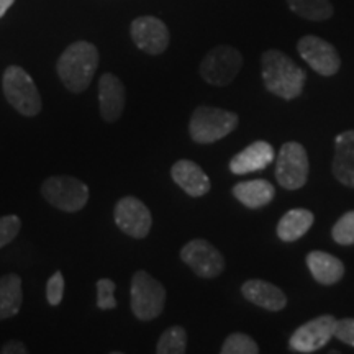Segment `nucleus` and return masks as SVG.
<instances>
[{"label":"nucleus","mask_w":354,"mask_h":354,"mask_svg":"<svg viewBox=\"0 0 354 354\" xmlns=\"http://www.w3.org/2000/svg\"><path fill=\"white\" fill-rule=\"evenodd\" d=\"M261 76L266 88L284 100L297 99L307 79L305 71L279 50H268L261 56Z\"/></svg>","instance_id":"1"},{"label":"nucleus","mask_w":354,"mask_h":354,"mask_svg":"<svg viewBox=\"0 0 354 354\" xmlns=\"http://www.w3.org/2000/svg\"><path fill=\"white\" fill-rule=\"evenodd\" d=\"M99 66V51L92 43L76 41L66 48L56 64L57 76L68 91L79 94L91 86Z\"/></svg>","instance_id":"2"},{"label":"nucleus","mask_w":354,"mask_h":354,"mask_svg":"<svg viewBox=\"0 0 354 354\" xmlns=\"http://www.w3.org/2000/svg\"><path fill=\"white\" fill-rule=\"evenodd\" d=\"M3 95L17 112L35 117L41 112L43 104L38 87L28 73L20 66H8L2 77Z\"/></svg>","instance_id":"3"},{"label":"nucleus","mask_w":354,"mask_h":354,"mask_svg":"<svg viewBox=\"0 0 354 354\" xmlns=\"http://www.w3.org/2000/svg\"><path fill=\"white\" fill-rule=\"evenodd\" d=\"M238 115L230 110L201 105L194 110L189 122L190 138L196 143H215L230 135L238 127Z\"/></svg>","instance_id":"4"},{"label":"nucleus","mask_w":354,"mask_h":354,"mask_svg":"<svg viewBox=\"0 0 354 354\" xmlns=\"http://www.w3.org/2000/svg\"><path fill=\"white\" fill-rule=\"evenodd\" d=\"M130 299L133 315L141 322H151L165 310L166 289L146 271H136L131 279Z\"/></svg>","instance_id":"5"},{"label":"nucleus","mask_w":354,"mask_h":354,"mask_svg":"<svg viewBox=\"0 0 354 354\" xmlns=\"http://www.w3.org/2000/svg\"><path fill=\"white\" fill-rule=\"evenodd\" d=\"M41 196L56 209L74 214L87 205L91 189L73 176H51L41 184Z\"/></svg>","instance_id":"6"},{"label":"nucleus","mask_w":354,"mask_h":354,"mask_svg":"<svg viewBox=\"0 0 354 354\" xmlns=\"http://www.w3.org/2000/svg\"><path fill=\"white\" fill-rule=\"evenodd\" d=\"M243 66V56L236 48L220 44L207 53L201 63V76L210 86L223 87L234 81Z\"/></svg>","instance_id":"7"},{"label":"nucleus","mask_w":354,"mask_h":354,"mask_svg":"<svg viewBox=\"0 0 354 354\" xmlns=\"http://www.w3.org/2000/svg\"><path fill=\"white\" fill-rule=\"evenodd\" d=\"M308 154L297 141H287L279 149L276 159V179L281 187L299 190L308 179Z\"/></svg>","instance_id":"8"},{"label":"nucleus","mask_w":354,"mask_h":354,"mask_svg":"<svg viewBox=\"0 0 354 354\" xmlns=\"http://www.w3.org/2000/svg\"><path fill=\"white\" fill-rule=\"evenodd\" d=\"M113 218L117 227L128 236L135 240H143L149 234L153 225V216L148 207L140 198L128 196L117 202L113 210Z\"/></svg>","instance_id":"9"},{"label":"nucleus","mask_w":354,"mask_h":354,"mask_svg":"<svg viewBox=\"0 0 354 354\" xmlns=\"http://www.w3.org/2000/svg\"><path fill=\"white\" fill-rule=\"evenodd\" d=\"M297 51L305 63L320 76H335L342 68V57H339L336 48L323 38L313 37V35L300 38Z\"/></svg>","instance_id":"10"},{"label":"nucleus","mask_w":354,"mask_h":354,"mask_svg":"<svg viewBox=\"0 0 354 354\" xmlns=\"http://www.w3.org/2000/svg\"><path fill=\"white\" fill-rule=\"evenodd\" d=\"M336 318L333 315H322L313 318L292 333L289 346L292 351L310 354L325 348L333 338Z\"/></svg>","instance_id":"11"},{"label":"nucleus","mask_w":354,"mask_h":354,"mask_svg":"<svg viewBox=\"0 0 354 354\" xmlns=\"http://www.w3.org/2000/svg\"><path fill=\"white\" fill-rule=\"evenodd\" d=\"M180 259L202 279H214L225 269L223 254L207 240H192L180 250Z\"/></svg>","instance_id":"12"},{"label":"nucleus","mask_w":354,"mask_h":354,"mask_svg":"<svg viewBox=\"0 0 354 354\" xmlns=\"http://www.w3.org/2000/svg\"><path fill=\"white\" fill-rule=\"evenodd\" d=\"M133 41L148 55H161L169 46V30L162 20L145 15L133 20L130 26Z\"/></svg>","instance_id":"13"},{"label":"nucleus","mask_w":354,"mask_h":354,"mask_svg":"<svg viewBox=\"0 0 354 354\" xmlns=\"http://www.w3.org/2000/svg\"><path fill=\"white\" fill-rule=\"evenodd\" d=\"M99 107L100 117L113 123L125 110V86L115 74L105 73L99 79Z\"/></svg>","instance_id":"14"},{"label":"nucleus","mask_w":354,"mask_h":354,"mask_svg":"<svg viewBox=\"0 0 354 354\" xmlns=\"http://www.w3.org/2000/svg\"><path fill=\"white\" fill-rule=\"evenodd\" d=\"M276 153L271 143L268 141H254L246 146L243 151L234 154L230 161V171L236 176H245L250 172L263 171L269 165H272Z\"/></svg>","instance_id":"15"},{"label":"nucleus","mask_w":354,"mask_h":354,"mask_svg":"<svg viewBox=\"0 0 354 354\" xmlns=\"http://www.w3.org/2000/svg\"><path fill=\"white\" fill-rule=\"evenodd\" d=\"M172 180L190 197H202L209 194L210 179L198 165L190 159H179L171 167Z\"/></svg>","instance_id":"16"},{"label":"nucleus","mask_w":354,"mask_h":354,"mask_svg":"<svg viewBox=\"0 0 354 354\" xmlns=\"http://www.w3.org/2000/svg\"><path fill=\"white\" fill-rule=\"evenodd\" d=\"M241 294L248 302L258 305V307L269 310V312H281L286 308V294L271 282L263 279H251L241 286Z\"/></svg>","instance_id":"17"},{"label":"nucleus","mask_w":354,"mask_h":354,"mask_svg":"<svg viewBox=\"0 0 354 354\" xmlns=\"http://www.w3.org/2000/svg\"><path fill=\"white\" fill-rule=\"evenodd\" d=\"M331 171L338 183L354 187V130L343 131L336 136Z\"/></svg>","instance_id":"18"},{"label":"nucleus","mask_w":354,"mask_h":354,"mask_svg":"<svg viewBox=\"0 0 354 354\" xmlns=\"http://www.w3.org/2000/svg\"><path fill=\"white\" fill-rule=\"evenodd\" d=\"M307 268L317 282L333 286L344 276V264L336 256L325 251H312L307 254Z\"/></svg>","instance_id":"19"},{"label":"nucleus","mask_w":354,"mask_h":354,"mask_svg":"<svg viewBox=\"0 0 354 354\" xmlns=\"http://www.w3.org/2000/svg\"><path fill=\"white\" fill-rule=\"evenodd\" d=\"M233 196L248 209H261L272 202L276 190L274 185L266 179L243 180L233 187Z\"/></svg>","instance_id":"20"},{"label":"nucleus","mask_w":354,"mask_h":354,"mask_svg":"<svg viewBox=\"0 0 354 354\" xmlns=\"http://www.w3.org/2000/svg\"><path fill=\"white\" fill-rule=\"evenodd\" d=\"M315 216L307 209H292L279 220L277 236L284 243H294L300 240L312 228Z\"/></svg>","instance_id":"21"},{"label":"nucleus","mask_w":354,"mask_h":354,"mask_svg":"<svg viewBox=\"0 0 354 354\" xmlns=\"http://www.w3.org/2000/svg\"><path fill=\"white\" fill-rule=\"evenodd\" d=\"M24 304L21 279L17 274H6L0 277V320L15 317Z\"/></svg>","instance_id":"22"},{"label":"nucleus","mask_w":354,"mask_h":354,"mask_svg":"<svg viewBox=\"0 0 354 354\" xmlns=\"http://www.w3.org/2000/svg\"><path fill=\"white\" fill-rule=\"evenodd\" d=\"M289 8L305 20L323 21L333 17V6L330 0H287Z\"/></svg>","instance_id":"23"},{"label":"nucleus","mask_w":354,"mask_h":354,"mask_svg":"<svg viewBox=\"0 0 354 354\" xmlns=\"http://www.w3.org/2000/svg\"><path fill=\"white\" fill-rule=\"evenodd\" d=\"M187 351V333L183 326H171L156 344L158 354H184Z\"/></svg>","instance_id":"24"},{"label":"nucleus","mask_w":354,"mask_h":354,"mask_svg":"<svg viewBox=\"0 0 354 354\" xmlns=\"http://www.w3.org/2000/svg\"><path fill=\"white\" fill-rule=\"evenodd\" d=\"M223 354H258L259 346L245 333H232L220 349Z\"/></svg>","instance_id":"25"},{"label":"nucleus","mask_w":354,"mask_h":354,"mask_svg":"<svg viewBox=\"0 0 354 354\" xmlns=\"http://www.w3.org/2000/svg\"><path fill=\"white\" fill-rule=\"evenodd\" d=\"M331 236L338 245H354V210L339 216L331 230Z\"/></svg>","instance_id":"26"},{"label":"nucleus","mask_w":354,"mask_h":354,"mask_svg":"<svg viewBox=\"0 0 354 354\" xmlns=\"http://www.w3.org/2000/svg\"><path fill=\"white\" fill-rule=\"evenodd\" d=\"M115 294V282L112 279H99L97 281V307L100 310L117 308Z\"/></svg>","instance_id":"27"},{"label":"nucleus","mask_w":354,"mask_h":354,"mask_svg":"<svg viewBox=\"0 0 354 354\" xmlns=\"http://www.w3.org/2000/svg\"><path fill=\"white\" fill-rule=\"evenodd\" d=\"M21 230V220L17 215L0 216V248L7 246Z\"/></svg>","instance_id":"28"},{"label":"nucleus","mask_w":354,"mask_h":354,"mask_svg":"<svg viewBox=\"0 0 354 354\" xmlns=\"http://www.w3.org/2000/svg\"><path fill=\"white\" fill-rule=\"evenodd\" d=\"M64 295V277L61 271H56L53 276L48 279V284H46V299L48 304L51 307H57L63 300Z\"/></svg>","instance_id":"29"},{"label":"nucleus","mask_w":354,"mask_h":354,"mask_svg":"<svg viewBox=\"0 0 354 354\" xmlns=\"http://www.w3.org/2000/svg\"><path fill=\"white\" fill-rule=\"evenodd\" d=\"M333 338H338L339 342L349 346H354V318H342L336 320Z\"/></svg>","instance_id":"30"},{"label":"nucleus","mask_w":354,"mask_h":354,"mask_svg":"<svg viewBox=\"0 0 354 354\" xmlns=\"http://www.w3.org/2000/svg\"><path fill=\"white\" fill-rule=\"evenodd\" d=\"M0 353L2 354H26L28 353V349H26L25 343L17 342V339H12V342H7L6 344H3L2 349H0Z\"/></svg>","instance_id":"31"},{"label":"nucleus","mask_w":354,"mask_h":354,"mask_svg":"<svg viewBox=\"0 0 354 354\" xmlns=\"http://www.w3.org/2000/svg\"><path fill=\"white\" fill-rule=\"evenodd\" d=\"M13 2H15V0H0V19L6 15V12L12 7Z\"/></svg>","instance_id":"32"}]
</instances>
